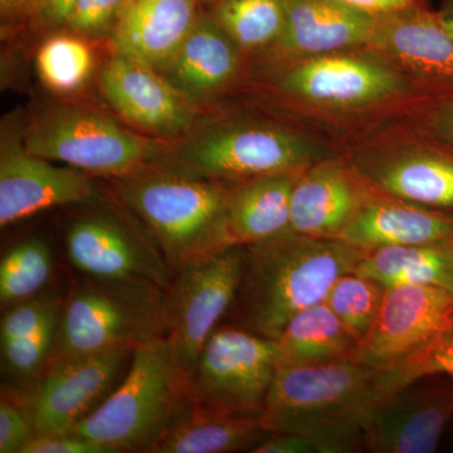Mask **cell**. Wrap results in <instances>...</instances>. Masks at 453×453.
<instances>
[{
	"label": "cell",
	"mask_w": 453,
	"mask_h": 453,
	"mask_svg": "<svg viewBox=\"0 0 453 453\" xmlns=\"http://www.w3.org/2000/svg\"><path fill=\"white\" fill-rule=\"evenodd\" d=\"M366 251L336 238L288 231L246 247L240 290L228 315L231 324L276 340L303 310L326 300Z\"/></svg>",
	"instance_id": "cell-1"
},
{
	"label": "cell",
	"mask_w": 453,
	"mask_h": 453,
	"mask_svg": "<svg viewBox=\"0 0 453 453\" xmlns=\"http://www.w3.org/2000/svg\"><path fill=\"white\" fill-rule=\"evenodd\" d=\"M380 375L351 359L282 366L259 419L270 434L309 438L318 453L354 451L365 447L366 422L384 398Z\"/></svg>",
	"instance_id": "cell-2"
},
{
	"label": "cell",
	"mask_w": 453,
	"mask_h": 453,
	"mask_svg": "<svg viewBox=\"0 0 453 453\" xmlns=\"http://www.w3.org/2000/svg\"><path fill=\"white\" fill-rule=\"evenodd\" d=\"M232 186L149 165L115 178L113 190L175 275L234 246L226 226Z\"/></svg>",
	"instance_id": "cell-3"
},
{
	"label": "cell",
	"mask_w": 453,
	"mask_h": 453,
	"mask_svg": "<svg viewBox=\"0 0 453 453\" xmlns=\"http://www.w3.org/2000/svg\"><path fill=\"white\" fill-rule=\"evenodd\" d=\"M189 381L166 336L140 345L120 384L73 434L110 453H148L192 401Z\"/></svg>",
	"instance_id": "cell-4"
},
{
	"label": "cell",
	"mask_w": 453,
	"mask_h": 453,
	"mask_svg": "<svg viewBox=\"0 0 453 453\" xmlns=\"http://www.w3.org/2000/svg\"><path fill=\"white\" fill-rule=\"evenodd\" d=\"M330 157V149L296 131L261 122H235L181 140L180 146L170 148L155 165L184 177L237 184L303 173Z\"/></svg>",
	"instance_id": "cell-5"
},
{
	"label": "cell",
	"mask_w": 453,
	"mask_h": 453,
	"mask_svg": "<svg viewBox=\"0 0 453 453\" xmlns=\"http://www.w3.org/2000/svg\"><path fill=\"white\" fill-rule=\"evenodd\" d=\"M164 292L154 286L86 277L65 297L50 360L136 349L165 338Z\"/></svg>",
	"instance_id": "cell-6"
},
{
	"label": "cell",
	"mask_w": 453,
	"mask_h": 453,
	"mask_svg": "<svg viewBox=\"0 0 453 453\" xmlns=\"http://www.w3.org/2000/svg\"><path fill=\"white\" fill-rule=\"evenodd\" d=\"M22 140L35 157L111 178L155 165L172 148L133 133L109 116L76 106L47 110L27 127Z\"/></svg>",
	"instance_id": "cell-7"
},
{
	"label": "cell",
	"mask_w": 453,
	"mask_h": 453,
	"mask_svg": "<svg viewBox=\"0 0 453 453\" xmlns=\"http://www.w3.org/2000/svg\"><path fill=\"white\" fill-rule=\"evenodd\" d=\"M276 83L286 96L319 112H365L407 98L427 101L403 74L366 49L296 59Z\"/></svg>",
	"instance_id": "cell-8"
},
{
	"label": "cell",
	"mask_w": 453,
	"mask_h": 453,
	"mask_svg": "<svg viewBox=\"0 0 453 453\" xmlns=\"http://www.w3.org/2000/svg\"><path fill=\"white\" fill-rule=\"evenodd\" d=\"M276 340L219 325L190 375V399L219 412L259 417L279 369Z\"/></svg>",
	"instance_id": "cell-9"
},
{
	"label": "cell",
	"mask_w": 453,
	"mask_h": 453,
	"mask_svg": "<svg viewBox=\"0 0 453 453\" xmlns=\"http://www.w3.org/2000/svg\"><path fill=\"white\" fill-rule=\"evenodd\" d=\"M372 193L453 211V144L417 129L377 139L347 157Z\"/></svg>",
	"instance_id": "cell-10"
},
{
	"label": "cell",
	"mask_w": 453,
	"mask_h": 453,
	"mask_svg": "<svg viewBox=\"0 0 453 453\" xmlns=\"http://www.w3.org/2000/svg\"><path fill=\"white\" fill-rule=\"evenodd\" d=\"M244 264L246 246L235 244L179 271L164 292L166 338L189 377L205 342L234 305Z\"/></svg>",
	"instance_id": "cell-11"
},
{
	"label": "cell",
	"mask_w": 453,
	"mask_h": 453,
	"mask_svg": "<svg viewBox=\"0 0 453 453\" xmlns=\"http://www.w3.org/2000/svg\"><path fill=\"white\" fill-rule=\"evenodd\" d=\"M135 349H115L50 360L26 395L35 436L73 434L96 411L129 369Z\"/></svg>",
	"instance_id": "cell-12"
},
{
	"label": "cell",
	"mask_w": 453,
	"mask_h": 453,
	"mask_svg": "<svg viewBox=\"0 0 453 453\" xmlns=\"http://www.w3.org/2000/svg\"><path fill=\"white\" fill-rule=\"evenodd\" d=\"M65 250L88 279L140 283L166 291L174 273L150 235L107 211H88L68 225Z\"/></svg>",
	"instance_id": "cell-13"
},
{
	"label": "cell",
	"mask_w": 453,
	"mask_h": 453,
	"mask_svg": "<svg viewBox=\"0 0 453 453\" xmlns=\"http://www.w3.org/2000/svg\"><path fill=\"white\" fill-rule=\"evenodd\" d=\"M365 49L403 74L425 100L453 98V38L425 0L375 17Z\"/></svg>",
	"instance_id": "cell-14"
},
{
	"label": "cell",
	"mask_w": 453,
	"mask_h": 453,
	"mask_svg": "<svg viewBox=\"0 0 453 453\" xmlns=\"http://www.w3.org/2000/svg\"><path fill=\"white\" fill-rule=\"evenodd\" d=\"M453 318V291L434 286L386 288L371 330L351 360L384 372L403 362Z\"/></svg>",
	"instance_id": "cell-15"
},
{
	"label": "cell",
	"mask_w": 453,
	"mask_h": 453,
	"mask_svg": "<svg viewBox=\"0 0 453 453\" xmlns=\"http://www.w3.org/2000/svg\"><path fill=\"white\" fill-rule=\"evenodd\" d=\"M98 80L110 106L146 136L169 144L186 139L195 129L196 104L150 65L113 53Z\"/></svg>",
	"instance_id": "cell-16"
},
{
	"label": "cell",
	"mask_w": 453,
	"mask_h": 453,
	"mask_svg": "<svg viewBox=\"0 0 453 453\" xmlns=\"http://www.w3.org/2000/svg\"><path fill=\"white\" fill-rule=\"evenodd\" d=\"M452 419L453 378H422L381 399L366 422L363 445L375 453H432Z\"/></svg>",
	"instance_id": "cell-17"
},
{
	"label": "cell",
	"mask_w": 453,
	"mask_h": 453,
	"mask_svg": "<svg viewBox=\"0 0 453 453\" xmlns=\"http://www.w3.org/2000/svg\"><path fill=\"white\" fill-rule=\"evenodd\" d=\"M97 198L88 173L58 166L35 157L23 145L22 136L3 135L0 148V226L2 228L42 211L83 204Z\"/></svg>",
	"instance_id": "cell-18"
},
{
	"label": "cell",
	"mask_w": 453,
	"mask_h": 453,
	"mask_svg": "<svg viewBox=\"0 0 453 453\" xmlns=\"http://www.w3.org/2000/svg\"><path fill=\"white\" fill-rule=\"evenodd\" d=\"M372 193L347 159L326 157L297 179L292 190L288 231L339 240Z\"/></svg>",
	"instance_id": "cell-19"
},
{
	"label": "cell",
	"mask_w": 453,
	"mask_h": 453,
	"mask_svg": "<svg viewBox=\"0 0 453 453\" xmlns=\"http://www.w3.org/2000/svg\"><path fill=\"white\" fill-rule=\"evenodd\" d=\"M199 0H125L111 33L113 53L162 73L199 17Z\"/></svg>",
	"instance_id": "cell-20"
},
{
	"label": "cell",
	"mask_w": 453,
	"mask_h": 453,
	"mask_svg": "<svg viewBox=\"0 0 453 453\" xmlns=\"http://www.w3.org/2000/svg\"><path fill=\"white\" fill-rule=\"evenodd\" d=\"M374 25L375 16L334 0H285V25L275 49L294 61L365 49Z\"/></svg>",
	"instance_id": "cell-21"
},
{
	"label": "cell",
	"mask_w": 453,
	"mask_h": 453,
	"mask_svg": "<svg viewBox=\"0 0 453 453\" xmlns=\"http://www.w3.org/2000/svg\"><path fill=\"white\" fill-rule=\"evenodd\" d=\"M339 240L365 251L453 241V211L372 193Z\"/></svg>",
	"instance_id": "cell-22"
},
{
	"label": "cell",
	"mask_w": 453,
	"mask_h": 453,
	"mask_svg": "<svg viewBox=\"0 0 453 453\" xmlns=\"http://www.w3.org/2000/svg\"><path fill=\"white\" fill-rule=\"evenodd\" d=\"M241 52L211 13H201L177 55L160 73L196 105L216 97L237 80Z\"/></svg>",
	"instance_id": "cell-23"
},
{
	"label": "cell",
	"mask_w": 453,
	"mask_h": 453,
	"mask_svg": "<svg viewBox=\"0 0 453 453\" xmlns=\"http://www.w3.org/2000/svg\"><path fill=\"white\" fill-rule=\"evenodd\" d=\"M268 434L259 417L234 416L190 401L148 453L252 452Z\"/></svg>",
	"instance_id": "cell-24"
},
{
	"label": "cell",
	"mask_w": 453,
	"mask_h": 453,
	"mask_svg": "<svg viewBox=\"0 0 453 453\" xmlns=\"http://www.w3.org/2000/svg\"><path fill=\"white\" fill-rule=\"evenodd\" d=\"M300 174L267 175L232 186L226 226L234 246L262 243L290 229L292 190Z\"/></svg>",
	"instance_id": "cell-25"
},
{
	"label": "cell",
	"mask_w": 453,
	"mask_h": 453,
	"mask_svg": "<svg viewBox=\"0 0 453 453\" xmlns=\"http://www.w3.org/2000/svg\"><path fill=\"white\" fill-rule=\"evenodd\" d=\"M279 368L351 359L357 340L325 301L303 310L276 339Z\"/></svg>",
	"instance_id": "cell-26"
},
{
	"label": "cell",
	"mask_w": 453,
	"mask_h": 453,
	"mask_svg": "<svg viewBox=\"0 0 453 453\" xmlns=\"http://www.w3.org/2000/svg\"><path fill=\"white\" fill-rule=\"evenodd\" d=\"M354 273L384 288L419 285L453 291V241L372 250Z\"/></svg>",
	"instance_id": "cell-27"
},
{
	"label": "cell",
	"mask_w": 453,
	"mask_h": 453,
	"mask_svg": "<svg viewBox=\"0 0 453 453\" xmlns=\"http://www.w3.org/2000/svg\"><path fill=\"white\" fill-rule=\"evenodd\" d=\"M211 16L241 50L275 46L285 25V0H217Z\"/></svg>",
	"instance_id": "cell-28"
},
{
	"label": "cell",
	"mask_w": 453,
	"mask_h": 453,
	"mask_svg": "<svg viewBox=\"0 0 453 453\" xmlns=\"http://www.w3.org/2000/svg\"><path fill=\"white\" fill-rule=\"evenodd\" d=\"M55 257L43 238H25L0 259V305L3 310L46 291L52 279Z\"/></svg>",
	"instance_id": "cell-29"
},
{
	"label": "cell",
	"mask_w": 453,
	"mask_h": 453,
	"mask_svg": "<svg viewBox=\"0 0 453 453\" xmlns=\"http://www.w3.org/2000/svg\"><path fill=\"white\" fill-rule=\"evenodd\" d=\"M95 58L85 37L77 33L50 35L38 49L35 67L46 88L57 94L79 91L94 71Z\"/></svg>",
	"instance_id": "cell-30"
},
{
	"label": "cell",
	"mask_w": 453,
	"mask_h": 453,
	"mask_svg": "<svg viewBox=\"0 0 453 453\" xmlns=\"http://www.w3.org/2000/svg\"><path fill=\"white\" fill-rule=\"evenodd\" d=\"M386 288L357 273H348L334 283L325 303L347 327L350 335L362 340L371 330L383 303Z\"/></svg>",
	"instance_id": "cell-31"
},
{
	"label": "cell",
	"mask_w": 453,
	"mask_h": 453,
	"mask_svg": "<svg viewBox=\"0 0 453 453\" xmlns=\"http://www.w3.org/2000/svg\"><path fill=\"white\" fill-rule=\"evenodd\" d=\"M432 375L453 378V318L403 362L380 372L381 392L387 396Z\"/></svg>",
	"instance_id": "cell-32"
},
{
	"label": "cell",
	"mask_w": 453,
	"mask_h": 453,
	"mask_svg": "<svg viewBox=\"0 0 453 453\" xmlns=\"http://www.w3.org/2000/svg\"><path fill=\"white\" fill-rule=\"evenodd\" d=\"M64 300L57 292L46 290L5 308L0 320V348L35 332L50 315L62 309Z\"/></svg>",
	"instance_id": "cell-33"
},
{
	"label": "cell",
	"mask_w": 453,
	"mask_h": 453,
	"mask_svg": "<svg viewBox=\"0 0 453 453\" xmlns=\"http://www.w3.org/2000/svg\"><path fill=\"white\" fill-rule=\"evenodd\" d=\"M33 436L35 425L26 396L2 389L0 453H22Z\"/></svg>",
	"instance_id": "cell-34"
},
{
	"label": "cell",
	"mask_w": 453,
	"mask_h": 453,
	"mask_svg": "<svg viewBox=\"0 0 453 453\" xmlns=\"http://www.w3.org/2000/svg\"><path fill=\"white\" fill-rule=\"evenodd\" d=\"M124 3L125 0H77L65 27L85 38L111 35Z\"/></svg>",
	"instance_id": "cell-35"
},
{
	"label": "cell",
	"mask_w": 453,
	"mask_h": 453,
	"mask_svg": "<svg viewBox=\"0 0 453 453\" xmlns=\"http://www.w3.org/2000/svg\"><path fill=\"white\" fill-rule=\"evenodd\" d=\"M22 453H110L105 447L76 434L33 436Z\"/></svg>",
	"instance_id": "cell-36"
},
{
	"label": "cell",
	"mask_w": 453,
	"mask_h": 453,
	"mask_svg": "<svg viewBox=\"0 0 453 453\" xmlns=\"http://www.w3.org/2000/svg\"><path fill=\"white\" fill-rule=\"evenodd\" d=\"M418 113L419 130L453 144V98L425 101Z\"/></svg>",
	"instance_id": "cell-37"
},
{
	"label": "cell",
	"mask_w": 453,
	"mask_h": 453,
	"mask_svg": "<svg viewBox=\"0 0 453 453\" xmlns=\"http://www.w3.org/2000/svg\"><path fill=\"white\" fill-rule=\"evenodd\" d=\"M77 0H33L27 19L38 28L57 29L67 25Z\"/></svg>",
	"instance_id": "cell-38"
},
{
	"label": "cell",
	"mask_w": 453,
	"mask_h": 453,
	"mask_svg": "<svg viewBox=\"0 0 453 453\" xmlns=\"http://www.w3.org/2000/svg\"><path fill=\"white\" fill-rule=\"evenodd\" d=\"M252 453H318L309 438L295 434H270Z\"/></svg>",
	"instance_id": "cell-39"
},
{
	"label": "cell",
	"mask_w": 453,
	"mask_h": 453,
	"mask_svg": "<svg viewBox=\"0 0 453 453\" xmlns=\"http://www.w3.org/2000/svg\"><path fill=\"white\" fill-rule=\"evenodd\" d=\"M334 2L377 17L413 7L423 0H334Z\"/></svg>",
	"instance_id": "cell-40"
},
{
	"label": "cell",
	"mask_w": 453,
	"mask_h": 453,
	"mask_svg": "<svg viewBox=\"0 0 453 453\" xmlns=\"http://www.w3.org/2000/svg\"><path fill=\"white\" fill-rule=\"evenodd\" d=\"M33 0H0L3 20H18L27 18Z\"/></svg>",
	"instance_id": "cell-41"
},
{
	"label": "cell",
	"mask_w": 453,
	"mask_h": 453,
	"mask_svg": "<svg viewBox=\"0 0 453 453\" xmlns=\"http://www.w3.org/2000/svg\"><path fill=\"white\" fill-rule=\"evenodd\" d=\"M437 14L440 22L442 23L447 33L453 38V0H442Z\"/></svg>",
	"instance_id": "cell-42"
},
{
	"label": "cell",
	"mask_w": 453,
	"mask_h": 453,
	"mask_svg": "<svg viewBox=\"0 0 453 453\" xmlns=\"http://www.w3.org/2000/svg\"><path fill=\"white\" fill-rule=\"evenodd\" d=\"M217 0H199V3H216Z\"/></svg>",
	"instance_id": "cell-43"
}]
</instances>
